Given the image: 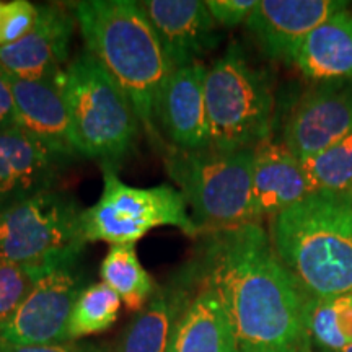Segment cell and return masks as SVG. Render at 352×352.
Masks as SVG:
<instances>
[{
	"label": "cell",
	"mask_w": 352,
	"mask_h": 352,
	"mask_svg": "<svg viewBox=\"0 0 352 352\" xmlns=\"http://www.w3.org/2000/svg\"><path fill=\"white\" fill-rule=\"evenodd\" d=\"M39 276L43 274L28 267L0 261V331L10 323Z\"/></svg>",
	"instance_id": "obj_25"
},
{
	"label": "cell",
	"mask_w": 352,
	"mask_h": 352,
	"mask_svg": "<svg viewBox=\"0 0 352 352\" xmlns=\"http://www.w3.org/2000/svg\"><path fill=\"white\" fill-rule=\"evenodd\" d=\"M72 10L85 51L131 100L151 144L165 152L157 107L173 67L144 8L134 0H83Z\"/></svg>",
	"instance_id": "obj_2"
},
{
	"label": "cell",
	"mask_w": 352,
	"mask_h": 352,
	"mask_svg": "<svg viewBox=\"0 0 352 352\" xmlns=\"http://www.w3.org/2000/svg\"><path fill=\"white\" fill-rule=\"evenodd\" d=\"M83 209L69 192L50 189L0 212V261L39 274L76 263L85 248Z\"/></svg>",
	"instance_id": "obj_7"
},
{
	"label": "cell",
	"mask_w": 352,
	"mask_h": 352,
	"mask_svg": "<svg viewBox=\"0 0 352 352\" xmlns=\"http://www.w3.org/2000/svg\"><path fill=\"white\" fill-rule=\"evenodd\" d=\"M294 65L315 82L352 78V12L349 8L336 12L308 34Z\"/></svg>",
	"instance_id": "obj_19"
},
{
	"label": "cell",
	"mask_w": 352,
	"mask_h": 352,
	"mask_svg": "<svg viewBox=\"0 0 352 352\" xmlns=\"http://www.w3.org/2000/svg\"><path fill=\"white\" fill-rule=\"evenodd\" d=\"M210 147L254 151L271 139L274 95L270 76L254 65L233 41L206 72Z\"/></svg>",
	"instance_id": "obj_6"
},
{
	"label": "cell",
	"mask_w": 352,
	"mask_h": 352,
	"mask_svg": "<svg viewBox=\"0 0 352 352\" xmlns=\"http://www.w3.org/2000/svg\"><path fill=\"white\" fill-rule=\"evenodd\" d=\"M103 192L91 208L82 212L85 243L107 241L109 245H135L157 227H176L184 235L199 236L186 201L170 184L152 188L131 186L121 182L111 165H101Z\"/></svg>",
	"instance_id": "obj_8"
},
{
	"label": "cell",
	"mask_w": 352,
	"mask_h": 352,
	"mask_svg": "<svg viewBox=\"0 0 352 352\" xmlns=\"http://www.w3.org/2000/svg\"><path fill=\"white\" fill-rule=\"evenodd\" d=\"M8 77L20 129L70 162L82 157L59 78Z\"/></svg>",
	"instance_id": "obj_16"
},
{
	"label": "cell",
	"mask_w": 352,
	"mask_h": 352,
	"mask_svg": "<svg viewBox=\"0 0 352 352\" xmlns=\"http://www.w3.org/2000/svg\"><path fill=\"white\" fill-rule=\"evenodd\" d=\"M267 232L305 297L352 294V192H311L271 219Z\"/></svg>",
	"instance_id": "obj_3"
},
{
	"label": "cell",
	"mask_w": 352,
	"mask_h": 352,
	"mask_svg": "<svg viewBox=\"0 0 352 352\" xmlns=\"http://www.w3.org/2000/svg\"><path fill=\"white\" fill-rule=\"evenodd\" d=\"M208 8L214 21L226 28L245 23L256 7V0H209Z\"/></svg>",
	"instance_id": "obj_27"
},
{
	"label": "cell",
	"mask_w": 352,
	"mask_h": 352,
	"mask_svg": "<svg viewBox=\"0 0 352 352\" xmlns=\"http://www.w3.org/2000/svg\"><path fill=\"white\" fill-rule=\"evenodd\" d=\"M352 132V78L318 82L298 96L284 122L283 142L300 160Z\"/></svg>",
	"instance_id": "obj_10"
},
{
	"label": "cell",
	"mask_w": 352,
	"mask_h": 352,
	"mask_svg": "<svg viewBox=\"0 0 352 352\" xmlns=\"http://www.w3.org/2000/svg\"><path fill=\"white\" fill-rule=\"evenodd\" d=\"M341 352H352V346H349V347H346L344 351H341Z\"/></svg>",
	"instance_id": "obj_31"
},
{
	"label": "cell",
	"mask_w": 352,
	"mask_h": 352,
	"mask_svg": "<svg viewBox=\"0 0 352 352\" xmlns=\"http://www.w3.org/2000/svg\"><path fill=\"white\" fill-rule=\"evenodd\" d=\"M347 6L341 0H261L245 25L267 59L294 64L308 34Z\"/></svg>",
	"instance_id": "obj_11"
},
{
	"label": "cell",
	"mask_w": 352,
	"mask_h": 352,
	"mask_svg": "<svg viewBox=\"0 0 352 352\" xmlns=\"http://www.w3.org/2000/svg\"><path fill=\"white\" fill-rule=\"evenodd\" d=\"M305 323L314 352H341L352 346V294L305 300Z\"/></svg>",
	"instance_id": "obj_22"
},
{
	"label": "cell",
	"mask_w": 352,
	"mask_h": 352,
	"mask_svg": "<svg viewBox=\"0 0 352 352\" xmlns=\"http://www.w3.org/2000/svg\"><path fill=\"white\" fill-rule=\"evenodd\" d=\"M2 12H3V2H0V20H2Z\"/></svg>",
	"instance_id": "obj_30"
},
{
	"label": "cell",
	"mask_w": 352,
	"mask_h": 352,
	"mask_svg": "<svg viewBox=\"0 0 352 352\" xmlns=\"http://www.w3.org/2000/svg\"><path fill=\"white\" fill-rule=\"evenodd\" d=\"M140 7L173 70L201 63L222 39L208 3L201 0H145Z\"/></svg>",
	"instance_id": "obj_15"
},
{
	"label": "cell",
	"mask_w": 352,
	"mask_h": 352,
	"mask_svg": "<svg viewBox=\"0 0 352 352\" xmlns=\"http://www.w3.org/2000/svg\"><path fill=\"white\" fill-rule=\"evenodd\" d=\"M166 352H239L228 316L208 287L197 284Z\"/></svg>",
	"instance_id": "obj_20"
},
{
	"label": "cell",
	"mask_w": 352,
	"mask_h": 352,
	"mask_svg": "<svg viewBox=\"0 0 352 352\" xmlns=\"http://www.w3.org/2000/svg\"><path fill=\"white\" fill-rule=\"evenodd\" d=\"M69 164L67 158L20 127L0 131V212L54 189Z\"/></svg>",
	"instance_id": "obj_12"
},
{
	"label": "cell",
	"mask_w": 352,
	"mask_h": 352,
	"mask_svg": "<svg viewBox=\"0 0 352 352\" xmlns=\"http://www.w3.org/2000/svg\"><path fill=\"white\" fill-rule=\"evenodd\" d=\"M302 164L314 191L352 192V132Z\"/></svg>",
	"instance_id": "obj_24"
},
{
	"label": "cell",
	"mask_w": 352,
	"mask_h": 352,
	"mask_svg": "<svg viewBox=\"0 0 352 352\" xmlns=\"http://www.w3.org/2000/svg\"><path fill=\"white\" fill-rule=\"evenodd\" d=\"M206 67L195 63L170 74L157 107V124L168 147L201 151L210 147L206 109Z\"/></svg>",
	"instance_id": "obj_14"
},
{
	"label": "cell",
	"mask_w": 352,
	"mask_h": 352,
	"mask_svg": "<svg viewBox=\"0 0 352 352\" xmlns=\"http://www.w3.org/2000/svg\"><path fill=\"white\" fill-rule=\"evenodd\" d=\"M197 289L191 266L184 264L127 324L116 352H166L179 318Z\"/></svg>",
	"instance_id": "obj_18"
},
{
	"label": "cell",
	"mask_w": 352,
	"mask_h": 352,
	"mask_svg": "<svg viewBox=\"0 0 352 352\" xmlns=\"http://www.w3.org/2000/svg\"><path fill=\"white\" fill-rule=\"evenodd\" d=\"M121 298L104 283L87 285L74 303L65 341H78L108 329L118 320Z\"/></svg>",
	"instance_id": "obj_23"
},
{
	"label": "cell",
	"mask_w": 352,
	"mask_h": 352,
	"mask_svg": "<svg viewBox=\"0 0 352 352\" xmlns=\"http://www.w3.org/2000/svg\"><path fill=\"white\" fill-rule=\"evenodd\" d=\"M82 157L116 165L135 148L142 131L121 87L90 52H80L57 76Z\"/></svg>",
	"instance_id": "obj_5"
},
{
	"label": "cell",
	"mask_w": 352,
	"mask_h": 352,
	"mask_svg": "<svg viewBox=\"0 0 352 352\" xmlns=\"http://www.w3.org/2000/svg\"><path fill=\"white\" fill-rule=\"evenodd\" d=\"M254 151L164 152L165 170L186 201L199 236L256 222L253 212Z\"/></svg>",
	"instance_id": "obj_4"
},
{
	"label": "cell",
	"mask_w": 352,
	"mask_h": 352,
	"mask_svg": "<svg viewBox=\"0 0 352 352\" xmlns=\"http://www.w3.org/2000/svg\"><path fill=\"white\" fill-rule=\"evenodd\" d=\"M189 266L227 314L239 352H314L305 294L261 222L202 235Z\"/></svg>",
	"instance_id": "obj_1"
},
{
	"label": "cell",
	"mask_w": 352,
	"mask_h": 352,
	"mask_svg": "<svg viewBox=\"0 0 352 352\" xmlns=\"http://www.w3.org/2000/svg\"><path fill=\"white\" fill-rule=\"evenodd\" d=\"M101 283L113 289L131 311H140L151 300L157 284L139 261L135 245L109 246L100 266Z\"/></svg>",
	"instance_id": "obj_21"
},
{
	"label": "cell",
	"mask_w": 352,
	"mask_h": 352,
	"mask_svg": "<svg viewBox=\"0 0 352 352\" xmlns=\"http://www.w3.org/2000/svg\"><path fill=\"white\" fill-rule=\"evenodd\" d=\"M38 7L28 0H12L3 3L0 20V46L16 43L32 32L36 23Z\"/></svg>",
	"instance_id": "obj_26"
},
{
	"label": "cell",
	"mask_w": 352,
	"mask_h": 352,
	"mask_svg": "<svg viewBox=\"0 0 352 352\" xmlns=\"http://www.w3.org/2000/svg\"><path fill=\"white\" fill-rule=\"evenodd\" d=\"M0 352H108L107 347L94 342L64 341L39 346H13L0 342Z\"/></svg>",
	"instance_id": "obj_28"
},
{
	"label": "cell",
	"mask_w": 352,
	"mask_h": 352,
	"mask_svg": "<svg viewBox=\"0 0 352 352\" xmlns=\"http://www.w3.org/2000/svg\"><path fill=\"white\" fill-rule=\"evenodd\" d=\"M77 263L63 264L38 277L15 316L0 331V342L39 346L65 341L74 303L87 287Z\"/></svg>",
	"instance_id": "obj_9"
},
{
	"label": "cell",
	"mask_w": 352,
	"mask_h": 352,
	"mask_svg": "<svg viewBox=\"0 0 352 352\" xmlns=\"http://www.w3.org/2000/svg\"><path fill=\"white\" fill-rule=\"evenodd\" d=\"M314 191L300 158L283 142L267 139L254 148L253 212L254 220L274 219Z\"/></svg>",
	"instance_id": "obj_17"
},
{
	"label": "cell",
	"mask_w": 352,
	"mask_h": 352,
	"mask_svg": "<svg viewBox=\"0 0 352 352\" xmlns=\"http://www.w3.org/2000/svg\"><path fill=\"white\" fill-rule=\"evenodd\" d=\"M77 20L60 6L38 7L32 32L16 43L0 46V69L19 78H54L69 59Z\"/></svg>",
	"instance_id": "obj_13"
},
{
	"label": "cell",
	"mask_w": 352,
	"mask_h": 352,
	"mask_svg": "<svg viewBox=\"0 0 352 352\" xmlns=\"http://www.w3.org/2000/svg\"><path fill=\"white\" fill-rule=\"evenodd\" d=\"M19 127L12 82L7 72L0 69V131Z\"/></svg>",
	"instance_id": "obj_29"
}]
</instances>
